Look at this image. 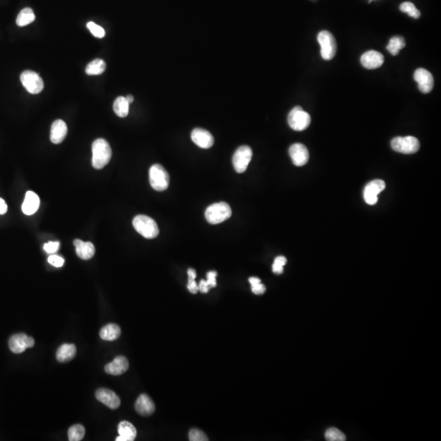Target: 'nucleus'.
Wrapping results in <instances>:
<instances>
[{
	"instance_id": "obj_1",
	"label": "nucleus",
	"mask_w": 441,
	"mask_h": 441,
	"mask_svg": "<svg viewBox=\"0 0 441 441\" xmlns=\"http://www.w3.org/2000/svg\"><path fill=\"white\" fill-rule=\"evenodd\" d=\"M92 151H93L92 163L94 168L101 169L108 164L112 156V151L107 141L102 138H99L94 141Z\"/></svg>"
},
{
	"instance_id": "obj_2",
	"label": "nucleus",
	"mask_w": 441,
	"mask_h": 441,
	"mask_svg": "<svg viewBox=\"0 0 441 441\" xmlns=\"http://www.w3.org/2000/svg\"><path fill=\"white\" fill-rule=\"evenodd\" d=\"M132 225L140 235L150 240L157 237L159 233L156 220L146 215H137L132 220Z\"/></svg>"
},
{
	"instance_id": "obj_3",
	"label": "nucleus",
	"mask_w": 441,
	"mask_h": 441,
	"mask_svg": "<svg viewBox=\"0 0 441 441\" xmlns=\"http://www.w3.org/2000/svg\"><path fill=\"white\" fill-rule=\"evenodd\" d=\"M232 214L230 205L225 202H220L208 207L205 211V218L210 224H219L230 219Z\"/></svg>"
},
{
	"instance_id": "obj_4",
	"label": "nucleus",
	"mask_w": 441,
	"mask_h": 441,
	"mask_svg": "<svg viewBox=\"0 0 441 441\" xmlns=\"http://www.w3.org/2000/svg\"><path fill=\"white\" fill-rule=\"evenodd\" d=\"M149 176L151 187L157 191H163L169 186V175L165 168L160 164L151 166Z\"/></svg>"
},
{
	"instance_id": "obj_5",
	"label": "nucleus",
	"mask_w": 441,
	"mask_h": 441,
	"mask_svg": "<svg viewBox=\"0 0 441 441\" xmlns=\"http://www.w3.org/2000/svg\"><path fill=\"white\" fill-rule=\"evenodd\" d=\"M391 147L399 153L410 155L419 151L420 143L416 137L412 136L398 137L391 141Z\"/></svg>"
},
{
	"instance_id": "obj_6",
	"label": "nucleus",
	"mask_w": 441,
	"mask_h": 441,
	"mask_svg": "<svg viewBox=\"0 0 441 441\" xmlns=\"http://www.w3.org/2000/svg\"><path fill=\"white\" fill-rule=\"evenodd\" d=\"M288 122L295 131H303L309 127L311 116L301 106H296L288 114Z\"/></svg>"
},
{
	"instance_id": "obj_7",
	"label": "nucleus",
	"mask_w": 441,
	"mask_h": 441,
	"mask_svg": "<svg viewBox=\"0 0 441 441\" xmlns=\"http://www.w3.org/2000/svg\"><path fill=\"white\" fill-rule=\"evenodd\" d=\"M318 42L321 48L322 58L324 60H332L337 53V43L333 34L327 31L319 32Z\"/></svg>"
},
{
	"instance_id": "obj_8",
	"label": "nucleus",
	"mask_w": 441,
	"mask_h": 441,
	"mask_svg": "<svg viewBox=\"0 0 441 441\" xmlns=\"http://www.w3.org/2000/svg\"><path fill=\"white\" fill-rule=\"evenodd\" d=\"M21 82L30 94H38L44 88L43 79L38 74L32 70H25L21 74Z\"/></svg>"
},
{
	"instance_id": "obj_9",
	"label": "nucleus",
	"mask_w": 441,
	"mask_h": 441,
	"mask_svg": "<svg viewBox=\"0 0 441 441\" xmlns=\"http://www.w3.org/2000/svg\"><path fill=\"white\" fill-rule=\"evenodd\" d=\"M252 149L248 146H242L236 150L233 156V166L239 173H245L252 159Z\"/></svg>"
},
{
	"instance_id": "obj_10",
	"label": "nucleus",
	"mask_w": 441,
	"mask_h": 441,
	"mask_svg": "<svg viewBox=\"0 0 441 441\" xmlns=\"http://www.w3.org/2000/svg\"><path fill=\"white\" fill-rule=\"evenodd\" d=\"M10 350L15 354L24 352L27 348L33 347L34 346V338L27 336L25 333H17L10 338L8 341Z\"/></svg>"
},
{
	"instance_id": "obj_11",
	"label": "nucleus",
	"mask_w": 441,
	"mask_h": 441,
	"mask_svg": "<svg viewBox=\"0 0 441 441\" xmlns=\"http://www.w3.org/2000/svg\"><path fill=\"white\" fill-rule=\"evenodd\" d=\"M386 188L382 180L372 181L368 183L364 189V199L369 205H374L378 202V195Z\"/></svg>"
},
{
	"instance_id": "obj_12",
	"label": "nucleus",
	"mask_w": 441,
	"mask_h": 441,
	"mask_svg": "<svg viewBox=\"0 0 441 441\" xmlns=\"http://www.w3.org/2000/svg\"><path fill=\"white\" fill-rule=\"evenodd\" d=\"M415 81L418 84V89L423 94H429L434 87V79L432 73L423 68H419L414 72Z\"/></svg>"
},
{
	"instance_id": "obj_13",
	"label": "nucleus",
	"mask_w": 441,
	"mask_h": 441,
	"mask_svg": "<svg viewBox=\"0 0 441 441\" xmlns=\"http://www.w3.org/2000/svg\"><path fill=\"white\" fill-rule=\"evenodd\" d=\"M290 156L294 165L301 167L306 164L309 159V151L304 145L295 143L289 148Z\"/></svg>"
},
{
	"instance_id": "obj_14",
	"label": "nucleus",
	"mask_w": 441,
	"mask_h": 441,
	"mask_svg": "<svg viewBox=\"0 0 441 441\" xmlns=\"http://www.w3.org/2000/svg\"><path fill=\"white\" fill-rule=\"evenodd\" d=\"M96 397L97 401L106 405L111 410H116L120 407V399L117 394L109 389L101 388L96 391Z\"/></svg>"
},
{
	"instance_id": "obj_15",
	"label": "nucleus",
	"mask_w": 441,
	"mask_h": 441,
	"mask_svg": "<svg viewBox=\"0 0 441 441\" xmlns=\"http://www.w3.org/2000/svg\"><path fill=\"white\" fill-rule=\"evenodd\" d=\"M191 139L200 148L209 149L214 144L213 135L203 128H194L191 132Z\"/></svg>"
},
{
	"instance_id": "obj_16",
	"label": "nucleus",
	"mask_w": 441,
	"mask_h": 441,
	"mask_svg": "<svg viewBox=\"0 0 441 441\" xmlns=\"http://www.w3.org/2000/svg\"><path fill=\"white\" fill-rule=\"evenodd\" d=\"M360 63L364 67L369 70H374L381 66L384 63V57L377 51L371 50L363 54Z\"/></svg>"
},
{
	"instance_id": "obj_17",
	"label": "nucleus",
	"mask_w": 441,
	"mask_h": 441,
	"mask_svg": "<svg viewBox=\"0 0 441 441\" xmlns=\"http://www.w3.org/2000/svg\"><path fill=\"white\" fill-rule=\"evenodd\" d=\"M128 368H129V363H128L127 358L120 355L115 358L112 362L106 365L105 371L106 374L118 376V375L125 374V372L127 371Z\"/></svg>"
},
{
	"instance_id": "obj_18",
	"label": "nucleus",
	"mask_w": 441,
	"mask_h": 441,
	"mask_svg": "<svg viewBox=\"0 0 441 441\" xmlns=\"http://www.w3.org/2000/svg\"><path fill=\"white\" fill-rule=\"evenodd\" d=\"M67 131V125L63 120H56L51 127V142L54 144H60L66 137Z\"/></svg>"
},
{
	"instance_id": "obj_19",
	"label": "nucleus",
	"mask_w": 441,
	"mask_h": 441,
	"mask_svg": "<svg viewBox=\"0 0 441 441\" xmlns=\"http://www.w3.org/2000/svg\"><path fill=\"white\" fill-rule=\"evenodd\" d=\"M135 409L140 415L147 417L153 414L156 410V405L147 394H142L136 401Z\"/></svg>"
},
{
	"instance_id": "obj_20",
	"label": "nucleus",
	"mask_w": 441,
	"mask_h": 441,
	"mask_svg": "<svg viewBox=\"0 0 441 441\" xmlns=\"http://www.w3.org/2000/svg\"><path fill=\"white\" fill-rule=\"evenodd\" d=\"M119 437L116 441H133L137 437V430L131 422L123 421L118 426Z\"/></svg>"
},
{
	"instance_id": "obj_21",
	"label": "nucleus",
	"mask_w": 441,
	"mask_h": 441,
	"mask_svg": "<svg viewBox=\"0 0 441 441\" xmlns=\"http://www.w3.org/2000/svg\"><path fill=\"white\" fill-rule=\"evenodd\" d=\"M39 198L34 192L27 191L25 200L22 204V210L27 216L33 215L36 213L39 207Z\"/></svg>"
},
{
	"instance_id": "obj_22",
	"label": "nucleus",
	"mask_w": 441,
	"mask_h": 441,
	"mask_svg": "<svg viewBox=\"0 0 441 441\" xmlns=\"http://www.w3.org/2000/svg\"><path fill=\"white\" fill-rule=\"evenodd\" d=\"M74 245L76 253L83 260H89L95 254V247L91 242H84L80 240H75Z\"/></svg>"
},
{
	"instance_id": "obj_23",
	"label": "nucleus",
	"mask_w": 441,
	"mask_h": 441,
	"mask_svg": "<svg viewBox=\"0 0 441 441\" xmlns=\"http://www.w3.org/2000/svg\"><path fill=\"white\" fill-rule=\"evenodd\" d=\"M76 355V346L74 344H63L57 351V360L61 363L69 362Z\"/></svg>"
},
{
	"instance_id": "obj_24",
	"label": "nucleus",
	"mask_w": 441,
	"mask_h": 441,
	"mask_svg": "<svg viewBox=\"0 0 441 441\" xmlns=\"http://www.w3.org/2000/svg\"><path fill=\"white\" fill-rule=\"evenodd\" d=\"M121 329L115 324H109L100 331V337L105 341H115L120 338Z\"/></svg>"
},
{
	"instance_id": "obj_25",
	"label": "nucleus",
	"mask_w": 441,
	"mask_h": 441,
	"mask_svg": "<svg viewBox=\"0 0 441 441\" xmlns=\"http://www.w3.org/2000/svg\"><path fill=\"white\" fill-rule=\"evenodd\" d=\"M113 109L119 117L125 118L129 112V103L125 96H119L114 102Z\"/></svg>"
},
{
	"instance_id": "obj_26",
	"label": "nucleus",
	"mask_w": 441,
	"mask_h": 441,
	"mask_svg": "<svg viewBox=\"0 0 441 441\" xmlns=\"http://www.w3.org/2000/svg\"><path fill=\"white\" fill-rule=\"evenodd\" d=\"M35 20V15L34 11L31 7H26L20 12L17 16V25L18 27H26L27 25L31 24Z\"/></svg>"
},
{
	"instance_id": "obj_27",
	"label": "nucleus",
	"mask_w": 441,
	"mask_h": 441,
	"mask_svg": "<svg viewBox=\"0 0 441 441\" xmlns=\"http://www.w3.org/2000/svg\"><path fill=\"white\" fill-rule=\"evenodd\" d=\"M106 63L101 59H95L87 65L85 72L89 75H99L106 70Z\"/></svg>"
},
{
	"instance_id": "obj_28",
	"label": "nucleus",
	"mask_w": 441,
	"mask_h": 441,
	"mask_svg": "<svg viewBox=\"0 0 441 441\" xmlns=\"http://www.w3.org/2000/svg\"><path fill=\"white\" fill-rule=\"evenodd\" d=\"M406 45L405 38L401 36H394L389 41L388 45L386 49L391 55L396 56L400 53L401 49H403Z\"/></svg>"
},
{
	"instance_id": "obj_29",
	"label": "nucleus",
	"mask_w": 441,
	"mask_h": 441,
	"mask_svg": "<svg viewBox=\"0 0 441 441\" xmlns=\"http://www.w3.org/2000/svg\"><path fill=\"white\" fill-rule=\"evenodd\" d=\"M85 436V428L82 425H73L68 431V437L69 441H79L84 439Z\"/></svg>"
},
{
	"instance_id": "obj_30",
	"label": "nucleus",
	"mask_w": 441,
	"mask_h": 441,
	"mask_svg": "<svg viewBox=\"0 0 441 441\" xmlns=\"http://www.w3.org/2000/svg\"><path fill=\"white\" fill-rule=\"evenodd\" d=\"M400 9H401V12L407 13L410 17L415 18V19H418L420 16H421L419 10L417 9V7H415V5L412 3V2H405L403 3H401V6H400Z\"/></svg>"
},
{
	"instance_id": "obj_31",
	"label": "nucleus",
	"mask_w": 441,
	"mask_h": 441,
	"mask_svg": "<svg viewBox=\"0 0 441 441\" xmlns=\"http://www.w3.org/2000/svg\"><path fill=\"white\" fill-rule=\"evenodd\" d=\"M325 439L328 441H345L346 440L345 435L337 428H329L325 432Z\"/></svg>"
},
{
	"instance_id": "obj_32",
	"label": "nucleus",
	"mask_w": 441,
	"mask_h": 441,
	"mask_svg": "<svg viewBox=\"0 0 441 441\" xmlns=\"http://www.w3.org/2000/svg\"><path fill=\"white\" fill-rule=\"evenodd\" d=\"M251 288H252V292L254 294L261 295L263 294L266 292V287L261 283V280L257 277H250L249 279Z\"/></svg>"
},
{
	"instance_id": "obj_33",
	"label": "nucleus",
	"mask_w": 441,
	"mask_h": 441,
	"mask_svg": "<svg viewBox=\"0 0 441 441\" xmlns=\"http://www.w3.org/2000/svg\"><path fill=\"white\" fill-rule=\"evenodd\" d=\"M87 27H88V29H89L92 34H93V35L96 37V38H103V37L105 36V34H106V32L104 31L103 28L100 27V26H98V25H96V23H94V22H88Z\"/></svg>"
},
{
	"instance_id": "obj_34",
	"label": "nucleus",
	"mask_w": 441,
	"mask_h": 441,
	"mask_svg": "<svg viewBox=\"0 0 441 441\" xmlns=\"http://www.w3.org/2000/svg\"><path fill=\"white\" fill-rule=\"evenodd\" d=\"M287 263V259L284 256H279L275 259L273 266H272V271L274 273L277 275H281L283 273L284 266Z\"/></svg>"
},
{
	"instance_id": "obj_35",
	"label": "nucleus",
	"mask_w": 441,
	"mask_h": 441,
	"mask_svg": "<svg viewBox=\"0 0 441 441\" xmlns=\"http://www.w3.org/2000/svg\"><path fill=\"white\" fill-rule=\"evenodd\" d=\"M189 440L190 441H209V438L202 431L194 428L189 431Z\"/></svg>"
},
{
	"instance_id": "obj_36",
	"label": "nucleus",
	"mask_w": 441,
	"mask_h": 441,
	"mask_svg": "<svg viewBox=\"0 0 441 441\" xmlns=\"http://www.w3.org/2000/svg\"><path fill=\"white\" fill-rule=\"evenodd\" d=\"M48 263L55 267H62L64 265L65 260L58 255H51L48 258Z\"/></svg>"
},
{
	"instance_id": "obj_37",
	"label": "nucleus",
	"mask_w": 441,
	"mask_h": 441,
	"mask_svg": "<svg viewBox=\"0 0 441 441\" xmlns=\"http://www.w3.org/2000/svg\"><path fill=\"white\" fill-rule=\"evenodd\" d=\"M59 246H60L59 242H48L43 245V250L46 252L52 254L58 251Z\"/></svg>"
},
{
	"instance_id": "obj_38",
	"label": "nucleus",
	"mask_w": 441,
	"mask_h": 441,
	"mask_svg": "<svg viewBox=\"0 0 441 441\" xmlns=\"http://www.w3.org/2000/svg\"><path fill=\"white\" fill-rule=\"evenodd\" d=\"M217 276L218 273L217 271H209L207 274V283L209 284L210 288H215L217 286Z\"/></svg>"
},
{
	"instance_id": "obj_39",
	"label": "nucleus",
	"mask_w": 441,
	"mask_h": 441,
	"mask_svg": "<svg viewBox=\"0 0 441 441\" xmlns=\"http://www.w3.org/2000/svg\"><path fill=\"white\" fill-rule=\"evenodd\" d=\"M187 288L190 293L193 294L198 293L199 291V285L195 282V280H188V284H187Z\"/></svg>"
},
{
	"instance_id": "obj_40",
	"label": "nucleus",
	"mask_w": 441,
	"mask_h": 441,
	"mask_svg": "<svg viewBox=\"0 0 441 441\" xmlns=\"http://www.w3.org/2000/svg\"><path fill=\"white\" fill-rule=\"evenodd\" d=\"M209 289H210V287L207 283V281H204V280L200 281L199 284V291H200L203 293H207L209 292Z\"/></svg>"
},
{
	"instance_id": "obj_41",
	"label": "nucleus",
	"mask_w": 441,
	"mask_h": 441,
	"mask_svg": "<svg viewBox=\"0 0 441 441\" xmlns=\"http://www.w3.org/2000/svg\"><path fill=\"white\" fill-rule=\"evenodd\" d=\"M7 205L3 199L0 198V214H4L7 213Z\"/></svg>"
},
{
	"instance_id": "obj_42",
	"label": "nucleus",
	"mask_w": 441,
	"mask_h": 441,
	"mask_svg": "<svg viewBox=\"0 0 441 441\" xmlns=\"http://www.w3.org/2000/svg\"><path fill=\"white\" fill-rule=\"evenodd\" d=\"M187 274H188L189 280H195L196 278V271H194V269H189L187 271Z\"/></svg>"
},
{
	"instance_id": "obj_43",
	"label": "nucleus",
	"mask_w": 441,
	"mask_h": 441,
	"mask_svg": "<svg viewBox=\"0 0 441 441\" xmlns=\"http://www.w3.org/2000/svg\"><path fill=\"white\" fill-rule=\"evenodd\" d=\"M126 99H127V101H128V103H132L134 101V98H133V96L132 95H127V96H125Z\"/></svg>"
}]
</instances>
